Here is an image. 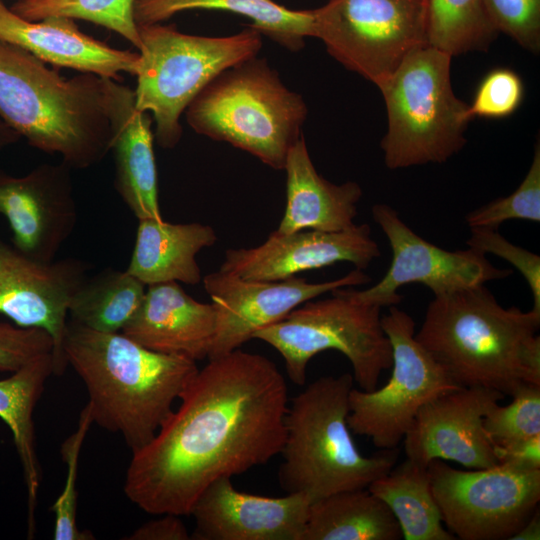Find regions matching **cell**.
I'll return each mask as SVG.
<instances>
[{"instance_id": "9", "label": "cell", "mask_w": 540, "mask_h": 540, "mask_svg": "<svg viewBox=\"0 0 540 540\" xmlns=\"http://www.w3.org/2000/svg\"><path fill=\"white\" fill-rule=\"evenodd\" d=\"M331 293L329 298L303 303L279 322L258 330L253 339L281 354L288 377L296 385L305 384L307 365L315 355L335 350L351 363L360 389L371 391L392 365L381 307L356 301L344 287Z\"/></svg>"}, {"instance_id": "15", "label": "cell", "mask_w": 540, "mask_h": 540, "mask_svg": "<svg viewBox=\"0 0 540 540\" xmlns=\"http://www.w3.org/2000/svg\"><path fill=\"white\" fill-rule=\"evenodd\" d=\"M87 271L81 260H36L0 239V314L19 327L40 328L51 336L58 376L67 366L63 341L69 304Z\"/></svg>"}, {"instance_id": "18", "label": "cell", "mask_w": 540, "mask_h": 540, "mask_svg": "<svg viewBox=\"0 0 540 540\" xmlns=\"http://www.w3.org/2000/svg\"><path fill=\"white\" fill-rule=\"evenodd\" d=\"M380 254L366 223L337 232L274 231L259 246L228 249L219 270L247 280L280 281L339 262L364 270Z\"/></svg>"}, {"instance_id": "41", "label": "cell", "mask_w": 540, "mask_h": 540, "mask_svg": "<svg viewBox=\"0 0 540 540\" xmlns=\"http://www.w3.org/2000/svg\"><path fill=\"white\" fill-rule=\"evenodd\" d=\"M540 512L539 508L532 514L523 527L514 534L511 540H539Z\"/></svg>"}, {"instance_id": "32", "label": "cell", "mask_w": 540, "mask_h": 540, "mask_svg": "<svg viewBox=\"0 0 540 540\" xmlns=\"http://www.w3.org/2000/svg\"><path fill=\"white\" fill-rule=\"evenodd\" d=\"M511 397V403L494 405L484 417L493 447L540 436V385H523Z\"/></svg>"}, {"instance_id": "26", "label": "cell", "mask_w": 540, "mask_h": 540, "mask_svg": "<svg viewBox=\"0 0 540 540\" xmlns=\"http://www.w3.org/2000/svg\"><path fill=\"white\" fill-rule=\"evenodd\" d=\"M190 9H217L243 15L258 30L285 48L297 52L306 37H314L311 10L288 9L273 0H134L138 26L156 24Z\"/></svg>"}, {"instance_id": "35", "label": "cell", "mask_w": 540, "mask_h": 540, "mask_svg": "<svg viewBox=\"0 0 540 540\" xmlns=\"http://www.w3.org/2000/svg\"><path fill=\"white\" fill-rule=\"evenodd\" d=\"M487 15L499 32L520 46L538 53L540 49V0H483Z\"/></svg>"}, {"instance_id": "36", "label": "cell", "mask_w": 540, "mask_h": 540, "mask_svg": "<svg viewBox=\"0 0 540 540\" xmlns=\"http://www.w3.org/2000/svg\"><path fill=\"white\" fill-rule=\"evenodd\" d=\"M524 95L521 78L513 70L497 68L489 72L478 86L469 105L472 118H504L520 106Z\"/></svg>"}, {"instance_id": "6", "label": "cell", "mask_w": 540, "mask_h": 540, "mask_svg": "<svg viewBox=\"0 0 540 540\" xmlns=\"http://www.w3.org/2000/svg\"><path fill=\"white\" fill-rule=\"evenodd\" d=\"M192 129L283 170L301 138L307 107L265 59L253 57L220 73L187 106Z\"/></svg>"}, {"instance_id": "29", "label": "cell", "mask_w": 540, "mask_h": 540, "mask_svg": "<svg viewBox=\"0 0 540 540\" xmlns=\"http://www.w3.org/2000/svg\"><path fill=\"white\" fill-rule=\"evenodd\" d=\"M146 285L125 271L104 269L80 286L73 295L70 320L94 331L116 333L140 308Z\"/></svg>"}, {"instance_id": "27", "label": "cell", "mask_w": 540, "mask_h": 540, "mask_svg": "<svg viewBox=\"0 0 540 540\" xmlns=\"http://www.w3.org/2000/svg\"><path fill=\"white\" fill-rule=\"evenodd\" d=\"M402 532L387 505L367 488L311 502L303 540H399Z\"/></svg>"}, {"instance_id": "2", "label": "cell", "mask_w": 540, "mask_h": 540, "mask_svg": "<svg viewBox=\"0 0 540 540\" xmlns=\"http://www.w3.org/2000/svg\"><path fill=\"white\" fill-rule=\"evenodd\" d=\"M540 312L504 308L483 285L430 301L416 340L461 387L511 396L540 385Z\"/></svg>"}, {"instance_id": "23", "label": "cell", "mask_w": 540, "mask_h": 540, "mask_svg": "<svg viewBox=\"0 0 540 540\" xmlns=\"http://www.w3.org/2000/svg\"><path fill=\"white\" fill-rule=\"evenodd\" d=\"M283 170L287 201L277 233L337 232L355 225L360 185L353 181L336 185L324 179L313 165L303 135L290 149Z\"/></svg>"}, {"instance_id": "25", "label": "cell", "mask_w": 540, "mask_h": 540, "mask_svg": "<svg viewBox=\"0 0 540 540\" xmlns=\"http://www.w3.org/2000/svg\"><path fill=\"white\" fill-rule=\"evenodd\" d=\"M54 374L52 353L42 355L0 380V418L9 427L23 469L28 501V536L34 534L41 480L36 452L34 408L45 383Z\"/></svg>"}, {"instance_id": "8", "label": "cell", "mask_w": 540, "mask_h": 540, "mask_svg": "<svg viewBox=\"0 0 540 540\" xmlns=\"http://www.w3.org/2000/svg\"><path fill=\"white\" fill-rule=\"evenodd\" d=\"M138 31L135 103L152 113L154 136L164 149L180 141V116L201 90L223 71L256 57L262 47L261 33L250 26L225 37L185 34L159 23L138 26Z\"/></svg>"}, {"instance_id": "12", "label": "cell", "mask_w": 540, "mask_h": 540, "mask_svg": "<svg viewBox=\"0 0 540 540\" xmlns=\"http://www.w3.org/2000/svg\"><path fill=\"white\" fill-rule=\"evenodd\" d=\"M392 348V373L371 391L352 388L348 426L382 450L396 449L420 408L440 394L457 389L443 367L415 338V322L397 305L381 316Z\"/></svg>"}, {"instance_id": "3", "label": "cell", "mask_w": 540, "mask_h": 540, "mask_svg": "<svg viewBox=\"0 0 540 540\" xmlns=\"http://www.w3.org/2000/svg\"><path fill=\"white\" fill-rule=\"evenodd\" d=\"M63 353L86 386L93 422L120 434L132 452L153 439L199 369L187 357L152 351L122 332L71 320Z\"/></svg>"}, {"instance_id": "31", "label": "cell", "mask_w": 540, "mask_h": 540, "mask_svg": "<svg viewBox=\"0 0 540 540\" xmlns=\"http://www.w3.org/2000/svg\"><path fill=\"white\" fill-rule=\"evenodd\" d=\"M133 5L134 0H18L10 9L29 21L51 16L86 20L117 32L139 49Z\"/></svg>"}, {"instance_id": "5", "label": "cell", "mask_w": 540, "mask_h": 540, "mask_svg": "<svg viewBox=\"0 0 540 540\" xmlns=\"http://www.w3.org/2000/svg\"><path fill=\"white\" fill-rule=\"evenodd\" d=\"M353 376H322L288 403L278 478L286 493L312 501L345 490L367 488L395 464L398 449L364 456L348 426Z\"/></svg>"}, {"instance_id": "1", "label": "cell", "mask_w": 540, "mask_h": 540, "mask_svg": "<svg viewBox=\"0 0 540 540\" xmlns=\"http://www.w3.org/2000/svg\"><path fill=\"white\" fill-rule=\"evenodd\" d=\"M179 399L126 471L127 498L148 514L190 515L211 483L268 463L284 444L288 387L263 355L208 359Z\"/></svg>"}, {"instance_id": "11", "label": "cell", "mask_w": 540, "mask_h": 540, "mask_svg": "<svg viewBox=\"0 0 540 540\" xmlns=\"http://www.w3.org/2000/svg\"><path fill=\"white\" fill-rule=\"evenodd\" d=\"M427 468L442 522L456 539L511 540L539 508L540 468L500 462L460 470L440 459Z\"/></svg>"}, {"instance_id": "10", "label": "cell", "mask_w": 540, "mask_h": 540, "mask_svg": "<svg viewBox=\"0 0 540 540\" xmlns=\"http://www.w3.org/2000/svg\"><path fill=\"white\" fill-rule=\"evenodd\" d=\"M314 37L348 70L377 87L428 45L427 0H329L311 10Z\"/></svg>"}, {"instance_id": "20", "label": "cell", "mask_w": 540, "mask_h": 540, "mask_svg": "<svg viewBox=\"0 0 540 540\" xmlns=\"http://www.w3.org/2000/svg\"><path fill=\"white\" fill-rule=\"evenodd\" d=\"M103 92L110 123L115 189L138 220H162L152 118L137 109L134 91L117 80L103 77Z\"/></svg>"}, {"instance_id": "33", "label": "cell", "mask_w": 540, "mask_h": 540, "mask_svg": "<svg viewBox=\"0 0 540 540\" xmlns=\"http://www.w3.org/2000/svg\"><path fill=\"white\" fill-rule=\"evenodd\" d=\"M93 418L89 406L82 409L77 429L62 443L60 452L67 467L63 491L51 507L55 515L53 538L55 540H91L92 533L81 530L77 525L76 488L80 451L91 427Z\"/></svg>"}, {"instance_id": "42", "label": "cell", "mask_w": 540, "mask_h": 540, "mask_svg": "<svg viewBox=\"0 0 540 540\" xmlns=\"http://www.w3.org/2000/svg\"><path fill=\"white\" fill-rule=\"evenodd\" d=\"M21 136L0 119V150L17 142Z\"/></svg>"}, {"instance_id": "14", "label": "cell", "mask_w": 540, "mask_h": 540, "mask_svg": "<svg viewBox=\"0 0 540 540\" xmlns=\"http://www.w3.org/2000/svg\"><path fill=\"white\" fill-rule=\"evenodd\" d=\"M370 277L354 269L321 283L295 276L280 281L247 280L221 270L203 278L216 312V333L208 359L239 349L254 334L282 320L303 303L341 287L367 284Z\"/></svg>"}, {"instance_id": "21", "label": "cell", "mask_w": 540, "mask_h": 540, "mask_svg": "<svg viewBox=\"0 0 540 540\" xmlns=\"http://www.w3.org/2000/svg\"><path fill=\"white\" fill-rule=\"evenodd\" d=\"M0 41L16 45L41 61L81 73L120 79L136 75L139 53L116 49L79 30L74 19L51 16L29 21L0 0Z\"/></svg>"}, {"instance_id": "38", "label": "cell", "mask_w": 540, "mask_h": 540, "mask_svg": "<svg viewBox=\"0 0 540 540\" xmlns=\"http://www.w3.org/2000/svg\"><path fill=\"white\" fill-rule=\"evenodd\" d=\"M51 336L40 328L0 323V371L14 372L32 360L53 353Z\"/></svg>"}, {"instance_id": "30", "label": "cell", "mask_w": 540, "mask_h": 540, "mask_svg": "<svg viewBox=\"0 0 540 540\" xmlns=\"http://www.w3.org/2000/svg\"><path fill=\"white\" fill-rule=\"evenodd\" d=\"M498 31L483 0H427V39L450 56L486 51Z\"/></svg>"}, {"instance_id": "28", "label": "cell", "mask_w": 540, "mask_h": 540, "mask_svg": "<svg viewBox=\"0 0 540 540\" xmlns=\"http://www.w3.org/2000/svg\"><path fill=\"white\" fill-rule=\"evenodd\" d=\"M367 489L387 505L405 540L456 539L442 522L427 466L406 458Z\"/></svg>"}, {"instance_id": "19", "label": "cell", "mask_w": 540, "mask_h": 540, "mask_svg": "<svg viewBox=\"0 0 540 540\" xmlns=\"http://www.w3.org/2000/svg\"><path fill=\"white\" fill-rule=\"evenodd\" d=\"M312 499L303 493L266 497L238 491L229 477L211 483L191 514L196 540H303Z\"/></svg>"}, {"instance_id": "4", "label": "cell", "mask_w": 540, "mask_h": 540, "mask_svg": "<svg viewBox=\"0 0 540 540\" xmlns=\"http://www.w3.org/2000/svg\"><path fill=\"white\" fill-rule=\"evenodd\" d=\"M0 118L29 145L84 169L110 151L103 77L64 78L26 50L0 41Z\"/></svg>"}, {"instance_id": "17", "label": "cell", "mask_w": 540, "mask_h": 540, "mask_svg": "<svg viewBox=\"0 0 540 540\" xmlns=\"http://www.w3.org/2000/svg\"><path fill=\"white\" fill-rule=\"evenodd\" d=\"M70 167L41 164L16 177L0 171V215L12 245L36 260L50 262L73 233L78 212Z\"/></svg>"}, {"instance_id": "34", "label": "cell", "mask_w": 540, "mask_h": 540, "mask_svg": "<svg viewBox=\"0 0 540 540\" xmlns=\"http://www.w3.org/2000/svg\"><path fill=\"white\" fill-rule=\"evenodd\" d=\"M540 222V145L537 141L530 168L517 189L506 197L497 198L465 216L472 227H498L510 220Z\"/></svg>"}, {"instance_id": "13", "label": "cell", "mask_w": 540, "mask_h": 540, "mask_svg": "<svg viewBox=\"0 0 540 540\" xmlns=\"http://www.w3.org/2000/svg\"><path fill=\"white\" fill-rule=\"evenodd\" d=\"M372 217L389 242L392 260L375 285L364 290L345 289L358 302L389 307L401 302L398 289L409 283L423 284L434 296H440L513 274L512 269L495 267L473 248L449 251L428 242L387 204L373 205Z\"/></svg>"}, {"instance_id": "22", "label": "cell", "mask_w": 540, "mask_h": 540, "mask_svg": "<svg viewBox=\"0 0 540 540\" xmlns=\"http://www.w3.org/2000/svg\"><path fill=\"white\" fill-rule=\"evenodd\" d=\"M123 334L155 352L195 362L208 359L216 333L212 303H202L170 281L147 286L142 304Z\"/></svg>"}, {"instance_id": "7", "label": "cell", "mask_w": 540, "mask_h": 540, "mask_svg": "<svg viewBox=\"0 0 540 540\" xmlns=\"http://www.w3.org/2000/svg\"><path fill=\"white\" fill-rule=\"evenodd\" d=\"M452 56L426 45L409 54L378 88L387 111L381 140L391 170L446 162L466 144L469 105L453 91Z\"/></svg>"}, {"instance_id": "40", "label": "cell", "mask_w": 540, "mask_h": 540, "mask_svg": "<svg viewBox=\"0 0 540 540\" xmlns=\"http://www.w3.org/2000/svg\"><path fill=\"white\" fill-rule=\"evenodd\" d=\"M499 462H512L540 468V436L494 447Z\"/></svg>"}, {"instance_id": "16", "label": "cell", "mask_w": 540, "mask_h": 540, "mask_svg": "<svg viewBox=\"0 0 540 540\" xmlns=\"http://www.w3.org/2000/svg\"><path fill=\"white\" fill-rule=\"evenodd\" d=\"M505 395L483 387H459L423 405L406 433V458L428 466L436 459L467 469L499 464L483 427L490 409Z\"/></svg>"}, {"instance_id": "39", "label": "cell", "mask_w": 540, "mask_h": 540, "mask_svg": "<svg viewBox=\"0 0 540 540\" xmlns=\"http://www.w3.org/2000/svg\"><path fill=\"white\" fill-rule=\"evenodd\" d=\"M161 518L151 520L135 529L128 537V540H189L191 534L188 532L184 522L179 515L161 514Z\"/></svg>"}, {"instance_id": "37", "label": "cell", "mask_w": 540, "mask_h": 540, "mask_svg": "<svg viewBox=\"0 0 540 540\" xmlns=\"http://www.w3.org/2000/svg\"><path fill=\"white\" fill-rule=\"evenodd\" d=\"M468 247L483 254L491 253L511 263L526 280L532 296V310L540 312V257L504 238L498 229L486 227L470 228L466 241Z\"/></svg>"}, {"instance_id": "24", "label": "cell", "mask_w": 540, "mask_h": 540, "mask_svg": "<svg viewBox=\"0 0 540 540\" xmlns=\"http://www.w3.org/2000/svg\"><path fill=\"white\" fill-rule=\"evenodd\" d=\"M216 241V232L209 225L139 220L126 271L146 286L170 281L196 285L202 280L196 255Z\"/></svg>"}]
</instances>
